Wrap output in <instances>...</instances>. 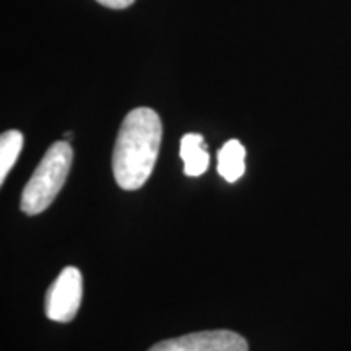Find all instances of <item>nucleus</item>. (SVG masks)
I'll return each mask as SVG.
<instances>
[{"label":"nucleus","instance_id":"obj_1","mask_svg":"<svg viewBox=\"0 0 351 351\" xmlns=\"http://www.w3.org/2000/svg\"><path fill=\"white\" fill-rule=\"evenodd\" d=\"M163 125L150 108H137L122 121L112 153L116 182L124 191H137L147 182L160 152Z\"/></svg>","mask_w":351,"mask_h":351},{"label":"nucleus","instance_id":"obj_2","mask_svg":"<svg viewBox=\"0 0 351 351\" xmlns=\"http://www.w3.org/2000/svg\"><path fill=\"white\" fill-rule=\"evenodd\" d=\"M73 152L69 142H56L43 156L21 194L20 207L26 215H38L54 202L67 181Z\"/></svg>","mask_w":351,"mask_h":351},{"label":"nucleus","instance_id":"obj_3","mask_svg":"<svg viewBox=\"0 0 351 351\" xmlns=\"http://www.w3.org/2000/svg\"><path fill=\"white\" fill-rule=\"evenodd\" d=\"M83 295L82 274L75 267L60 271L46 293V315L54 322H70L80 309Z\"/></svg>","mask_w":351,"mask_h":351},{"label":"nucleus","instance_id":"obj_4","mask_svg":"<svg viewBox=\"0 0 351 351\" xmlns=\"http://www.w3.org/2000/svg\"><path fill=\"white\" fill-rule=\"evenodd\" d=\"M148 351H249V345L236 332L207 330L163 340Z\"/></svg>","mask_w":351,"mask_h":351},{"label":"nucleus","instance_id":"obj_5","mask_svg":"<svg viewBox=\"0 0 351 351\" xmlns=\"http://www.w3.org/2000/svg\"><path fill=\"white\" fill-rule=\"evenodd\" d=\"M181 158L184 161V173L191 178H197L207 171L210 156L200 134L184 135L181 140Z\"/></svg>","mask_w":351,"mask_h":351},{"label":"nucleus","instance_id":"obj_6","mask_svg":"<svg viewBox=\"0 0 351 351\" xmlns=\"http://www.w3.org/2000/svg\"><path fill=\"white\" fill-rule=\"evenodd\" d=\"M245 150L239 140H228L218 152V173L228 182H236L244 174Z\"/></svg>","mask_w":351,"mask_h":351},{"label":"nucleus","instance_id":"obj_7","mask_svg":"<svg viewBox=\"0 0 351 351\" xmlns=\"http://www.w3.org/2000/svg\"><path fill=\"white\" fill-rule=\"evenodd\" d=\"M21 147H23V135L20 130H7L0 137V182L5 181L7 174L15 165Z\"/></svg>","mask_w":351,"mask_h":351},{"label":"nucleus","instance_id":"obj_8","mask_svg":"<svg viewBox=\"0 0 351 351\" xmlns=\"http://www.w3.org/2000/svg\"><path fill=\"white\" fill-rule=\"evenodd\" d=\"M103 7L112 8V10H124V8L130 7L135 0H96Z\"/></svg>","mask_w":351,"mask_h":351}]
</instances>
